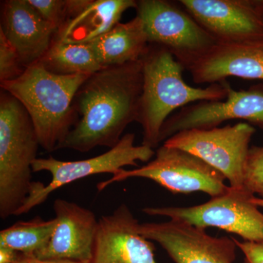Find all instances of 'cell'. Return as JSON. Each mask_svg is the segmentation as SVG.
Returning <instances> with one entry per match:
<instances>
[{
	"instance_id": "16",
	"label": "cell",
	"mask_w": 263,
	"mask_h": 263,
	"mask_svg": "<svg viewBox=\"0 0 263 263\" xmlns=\"http://www.w3.org/2000/svg\"><path fill=\"white\" fill-rule=\"evenodd\" d=\"M188 71L197 84H216L231 76L263 81V43L216 45Z\"/></svg>"
},
{
	"instance_id": "22",
	"label": "cell",
	"mask_w": 263,
	"mask_h": 263,
	"mask_svg": "<svg viewBox=\"0 0 263 263\" xmlns=\"http://www.w3.org/2000/svg\"><path fill=\"white\" fill-rule=\"evenodd\" d=\"M25 70L18 51L0 32V82L14 80Z\"/></svg>"
},
{
	"instance_id": "6",
	"label": "cell",
	"mask_w": 263,
	"mask_h": 263,
	"mask_svg": "<svg viewBox=\"0 0 263 263\" xmlns=\"http://www.w3.org/2000/svg\"><path fill=\"white\" fill-rule=\"evenodd\" d=\"M136 10L149 44L165 48L184 70H188L219 44L179 3L140 0Z\"/></svg>"
},
{
	"instance_id": "3",
	"label": "cell",
	"mask_w": 263,
	"mask_h": 263,
	"mask_svg": "<svg viewBox=\"0 0 263 263\" xmlns=\"http://www.w3.org/2000/svg\"><path fill=\"white\" fill-rule=\"evenodd\" d=\"M90 75L60 76L35 63L14 80L1 83L28 113L40 146L47 152L61 149L75 124L73 100Z\"/></svg>"
},
{
	"instance_id": "2",
	"label": "cell",
	"mask_w": 263,
	"mask_h": 263,
	"mask_svg": "<svg viewBox=\"0 0 263 263\" xmlns=\"http://www.w3.org/2000/svg\"><path fill=\"white\" fill-rule=\"evenodd\" d=\"M143 89L137 122L143 130L142 145L155 148L160 144V132L176 109L200 101L226 100V81L195 88L183 81L184 68L165 48L149 44L141 59Z\"/></svg>"
},
{
	"instance_id": "24",
	"label": "cell",
	"mask_w": 263,
	"mask_h": 263,
	"mask_svg": "<svg viewBox=\"0 0 263 263\" xmlns=\"http://www.w3.org/2000/svg\"><path fill=\"white\" fill-rule=\"evenodd\" d=\"M233 240L245 256L243 263H263V243L240 241L235 238Z\"/></svg>"
},
{
	"instance_id": "17",
	"label": "cell",
	"mask_w": 263,
	"mask_h": 263,
	"mask_svg": "<svg viewBox=\"0 0 263 263\" xmlns=\"http://www.w3.org/2000/svg\"><path fill=\"white\" fill-rule=\"evenodd\" d=\"M89 44L103 68L139 61L149 46L143 22L138 15L127 23L119 22Z\"/></svg>"
},
{
	"instance_id": "10",
	"label": "cell",
	"mask_w": 263,
	"mask_h": 263,
	"mask_svg": "<svg viewBox=\"0 0 263 263\" xmlns=\"http://www.w3.org/2000/svg\"><path fill=\"white\" fill-rule=\"evenodd\" d=\"M219 44L263 43V0H179Z\"/></svg>"
},
{
	"instance_id": "15",
	"label": "cell",
	"mask_w": 263,
	"mask_h": 263,
	"mask_svg": "<svg viewBox=\"0 0 263 263\" xmlns=\"http://www.w3.org/2000/svg\"><path fill=\"white\" fill-rule=\"evenodd\" d=\"M0 32L14 46L27 68L49 49L57 30L28 0H8L2 8Z\"/></svg>"
},
{
	"instance_id": "7",
	"label": "cell",
	"mask_w": 263,
	"mask_h": 263,
	"mask_svg": "<svg viewBox=\"0 0 263 263\" xmlns=\"http://www.w3.org/2000/svg\"><path fill=\"white\" fill-rule=\"evenodd\" d=\"M136 136L127 133L108 152L87 160L62 161L53 157L37 158L33 162V173L47 171L51 181L47 185L34 181L31 193L15 216L27 214L43 203L58 189L92 175L117 174L126 166H138V161L148 162L155 155L153 148L135 145Z\"/></svg>"
},
{
	"instance_id": "9",
	"label": "cell",
	"mask_w": 263,
	"mask_h": 263,
	"mask_svg": "<svg viewBox=\"0 0 263 263\" xmlns=\"http://www.w3.org/2000/svg\"><path fill=\"white\" fill-rule=\"evenodd\" d=\"M255 132L253 126L246 122L186 129L171 137L164 145L193 154L224 175L230 186L242 189L249 143Z\"/></svg>"
},
{
	"instance_id": "20",
	"label": "cell",
	"mask_w": 263,
	"mask_h": 263,
	"mask_svg": "<svg viewBox=\"0 0 263 263\" xmlns=\"http://www.w3.org/2000/svg\"><path fill=\"white\" fill-rule=\"evenodd\" d=\"M57 220L56 218L44 220L35 216L28 221H21L1 230L0 246L15 249L25 256H35L51 240Z\"/></svg>"
},
{
	"instance_id": "18",
	"label": "cell",
	"mask_w": 263,
	"mask_h": 263,
	"mask_svg": "<svg viewBox=\"0 0 263 263\" xmlns=\"http://www.w3.org/2000/svg\"><path fill=\"white\" fill-rule=\"evenodd\" d=\"M135 0H91L81 13L57 32L54 39L65 43H89L108 32L126 10L136 8Z\"/></svg>"
},
{
	"instance_id": "14",
	"label": "cell",
	"mask_w": 263,
	"mask_h": 263,
	"mask_svg": "<svg viewBox=\"0 0 263 263\" xmlns=\"http://www.w3.org/2000/svg\"><path fill=\"white\" fill-rule=\"evenodd\" d=\"M139 224L124 203L101 216L91 263H157L155 247L140 234Z\"/></svg>"
},
{
	"instance_id": "5",
	"label": "cell",
	"mask_w": 263,
	"mask_h": 263,
	"mask_svg": "<svg viewBox=\"0 0 263 263\" xmlns=\"http://www.w3.org/2000/svg\"><path fill=\"white\" fill-rule=\"evenodd\" d=\"M132 178L152 180L172 193H204L215 197L228 191L226 177L196 156L162 145L155 158L141 167L122 169L110 179L97 185L99 192L116 182Z\"/></svg>"
},
{
	"instance_id": "25",
	"label": "cell",
	"mask_w": 263,
	"mask_h": 263,
	"mask_svg": "<svg viewBox=\"0 0 263 263\" xmlns=\"http://www.w3.org/2000/svg\"><path fill=\"white\" fill-rule=\"evenodd\" d=\"M22 254L15 249L0 246V263H16Z\"/></svg>"
},
{
	"instance_id": "21",
	"label": "cell",
	"mask_w": 263,
	"mask_h": 263,
	"mask_svg": "<svg viewBox=\"0 0 263 263\" xmlns=\"http://www.w3.org/2000/svg\"><path fill=\"white\" fill-rule=\"evenodd\" d=\"M243 187L263 200V146H254L249 148L243 174Z\"/></svg>"
},
{
	"instance_id": "1",
	"label": "cell",
	"mask_w": 263,
	"mask_h": 263,
	"mask_svg": "<svg viewBox=\"0 0 263 263\" xmlns=\"http://www.w3.org/2000/svg\"><path fill=\"white\" fill-rule=\"evenodd\" d=\"M142 89L141 60L91 74L74 98L75 124L61 149L84 153L115 146L127 126L137 122Z\"/></svg>"
},
{
	"instance_id": "8",
	"label": "cell",
	"mask_w": 263,
	"mask_h": 263,
	"mask_svg": "<svg viewBox=\"0 0 263 263\" xmlns=\"http://www.w3.org/2000/svg\"><path fill=\"white\" fill-rule=\"evenodd\" d=\"M245 189L229 186L209 201L190 207H146L147 215L164 216L200 228H216L234 233L245 241L263 243V214Z\"/></svg>"
},
{
	"instance_id": "27",
	"label": "cell",
	"mask_w": 263,
	"mask_h": 263,
	"mask_svg": "<svg viewBox=\"0 0 263 263\" xmlns=\"http://www.w3.org/2000/svg\"><path fill=\"white\" fill-rule=\"evenodd\" d=\"M252 202H253L256 205H257V206L263 208L262 199L259 198V197L254 196L253 198H252Z\"/></svg>"
},
{
	"instance_id": "11",
	"label": "cell",
	"mask_w": 263,
	"mask_h": 263,
	"mask_svg": "<svg viewBox=\"0 0 263 263\" xmlns=\"http://www.w3.org/2000/svg\"><path fill=\"white\" fill-rule=\"evenodd\" d=\"M226 100L200 101L181 108L167 119L160 132L164 142L179 132L211 129L229 120H245L263 129V84L235 90L226 81Z\"/></svg>"
},
{
	"instance_id": "19",
	"label": "cell",
	"mask_w": 263,
	"mask_h": 263,
	"mask_svg": "<svg viewBox=\"0 0 263 263\" xmlns=\"http://www.w3.org/2000/svg\"><path fill=\"white\" fill-rule=\"evenodd\" d=\"M37 63L60 76L91 75L103 68L89 43H65L56 39Z\"/></svg>"
},
{
	"instance_id": "26",
	"label": "cell",
	"mask_w": 263,
	"mask_h": 263,
	"mask_svg": "<svg viewBox=\"0 0 263 263\" xmlns=\"http://www.w3.org/2000/svg\"><path fill=\"white\" fill-rule=\"evenodd\" d=\"M16 263H86L69 259H39L34 256H25L22 254Z\"/></svg>"
},
{
	"instance_id": "23",
	"label": "cell",
	"mask_w": 263,
	"mask_h": 263,
	"mask_svg": "<svg viewBox=\"0 0 263 263\" xmlns=\"http://www.w3.org/2000/svg\"><path fill=\"white\" fill-rule=\"evenodd\" d=\"M28 2L46 22L57 29V32L70 20L67 0H28Z\"/></svg>"
},
{
	"instance_id": "13",
	"label": "cell",
	"mask_w": 263,
	"mask_h": 263,
	"mask_svg": "<svg viewBox=\"0 0 263 263\" xmlns=\"http://www.w3.org/2000/svg\"><path fill=\"white\" fill-rule=\"evenodd\" d=\"M53 212L56 229L48 245L34 257L91 263L99 227L94 213L64 199L55 200Z\"/></svg>"
},
{
	"instance_id": "12",
	"label": "cell",
	"mask_w": 263,
	"mask_h": 263,
	"mask_svg": "<svg viewBox=\"0 0 263 263\" xmlns=\"http://www.w3.org/2000/svg\"><path fill=\"white\" fill-rule=\"evenodd\" d=\"M138 230L160 245L175 263H233L236 258L233 238L212 236L204 228L185 221L143 223Z\"/></svg>"
},
{
	"instance_id": "4",
	"label": "cell",
	"mask_w": 263,
	"mask_h": 263,
	"mask_svg": "<svg viewBox=\"0 0 263 263\" xmlns=\"http://www.w3.org/2000/svg\"><path fill=\"white\" fill-rule=\"evenodd\" d=\"M40 143L30 117L13 95H0V217L15 216L34 181L32 164Z\"/></svg>"
}]
</instances>
